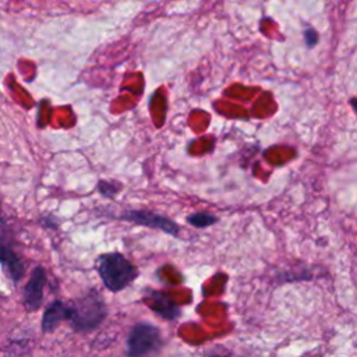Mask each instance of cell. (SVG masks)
Returning a JSON list of instances; mask_svg holds the SVG:
<instances>
[{
    "instance_id": "6da1fadb",
    "label": "cell",
    "mask_w": 357,
    "mask_h": 357,
    "mask_svg": "<svg viewBox=\"0 0 357 357\" xmlns=\"http://www.w3.org/2000/svg\"><path fill=\"white\" fill-rule=\"evenodd\" d=\"M67 304V321L71 329L77 333L93 332L107 317V305L102 293L96 289L88 290L85 294Z\"/></svg>"
},
{
    "instance_id": "7a4b0ae2",
    "label": "cell",
    "mask_w": 357,
    "mask_h": 357,
    "mask_svg": "<svg viewBox=\"0 0 357 357\" xmlns=\"http://www.w3.org/2000/svg\"><path fill=\"white\" fill-rule=\"evenodd\" d=\"M95 269L103 286L119 293L128 287L139 275L138 268L120 252H105L98 255Z\"/></svg>"
},
{
    "instance_id": "3957f363",
    "label": "cell",
    "mask_w": 357,
    "mask_h": 357,
    "mask_svg": "<svg viewBox=\"0 0 357 357\" xmlns=\"http://www.w3.org/2000/svg\"><path fill=\"white\" fill-rule=\"evenodd\" d=\"M163 344L160 329L151 322H137L126 340V357H148Z\"/></svg>"
},
{
    "instance_id": "277c9868",
    "label": "cell",
    "mask_w": 357,
    "mask_h": 357,
    "mask_svg": "<svg viewBox=\"0 0 357 357\" xmlns=\"http://www.w3.org/2000/svg\"><path fill=\"white\" fill-rule=\"evenodd\" d=\"M120 219L141 226H146L149 229H158L170 236H178L180 231V227L174 220L152 211H126L120 215Z\"/></svg>"
},
{
    "instance_id": "5b68a950",
    "label": "cell",
    "mask_w": 357,
    "mask_h": 357,
    "mask_svg": "<svg viewBox=\"0 0 357 357\" xmlns=\"http://www.w3.org/2000/svg\"><path fill=\"white\" fill-rule=\"evenodd\" d=\"M47 276L43 266H35L24 287L22 304L28 312H35L43 303V289L46 286Z\"/></svg>"
},
{
    "instance_id": "8992f818",
    "label": "cell",
    "mask_w": 357,
    "mask_h": 357,
    "mask_svg": "<svg viewBox=\"0 0 357 357\" xmlns=\"http://www.w3.org/2000/svg\"><path fill=\"white\" fill-rule=\"evenodd\" d=\"M0 265L4 275L15 284L25 275V265L22 259L11 245L4 243H0Z\"/></svg>"
},
{
    "instance_id": "52a82bcc",
    "label": "cell",
    "mask_w": 357,
    "mask_h": 357,
    "mask_svg": "<svg viewBox=\"0 0 357 357\" xmlns=\"http://www.w3.org/2000/svg\"><path fill=\"white\" fill-rule=\"evenodd\" d=\"M67 317H68V304L61 300L52 301L46 307L42 315V321H40L42 332L52 333L63 321H67Z\"/></svg>"
},
{
    "instance_id": "ba28073f",
    "label": "cell",
    "mask_w": 357,
    "mask_h": 357,
    "mask_svg": "<svg viewBox=\"0 0 357 357\" xmlns=\"http://www.w3.org/2000/svg\"><path fill=\"white\" fill-rule=\"evenodd\" d=\"M149 297L152 300V310L163 319L167 321H174L180 317V307L170 300L167 293L159 291V290H152L149 293Z\"/></svg>"
},
{
    "instance_id": "9c48e42d",
    "label": "cell",
    "mask_w": 357,
    "mask_h": 357,
    "mask_svg": "<svg viewBox=\"0 0 357 357\" xmlns=\"http://www.w3.org/2000/svg\"><path fill=\"white\" fill-rule=\"evenodd\" d=\"M187 222L194 227L204 229V227H208V226L216 223L218 218L208 212H195V213H191L187 216Z\"/></svg>"
},
{
    "instance_id": "30bf717a",
    "label": "cell",
    "mask_w": 357,
    "mask_h": 357,
    "mask_svg": "<svg viewBox=\"0 0 357 357\" xmlns=\"http://www.w3.org/2000/svg\"><path fill=\"white\" fill-rule=\"evenodd\" d=\"M98 190L105 195V197H114L120 191V185L107 183V181H99Z\"/></svg>"
},
{
    "instance_id": "8fae6325",
    "label": "cell",
    "mask_w": 357,
    "mask_h": 357,
    "mask_svg": "<svg viewBox=\"0 0 357 357\" xmlns=\"http://www.w3.org/2000/svg\"><path fill=\"white\" fill-rule=\"evenodd\" d=\"M304 38H305V42H307V46H308V47L314 46V45L318 42V35H317V32L312 31V29H307V31L304 32Z\"/></svg>"
}]
</instances>
